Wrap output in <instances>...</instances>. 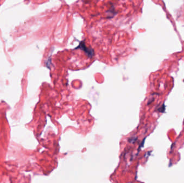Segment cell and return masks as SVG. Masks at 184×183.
I'll return each mask as SVG.
<instances>
[{
    "label": "cell",
    "instance_id": "6da1fadb",
    "mask_svg": "<svg viewBox=\"0 0 184 183\" xmlns=\"http://www.w3.org/2000/svg\"></svg>",
    "mask_w": 184,
    "mask_h": 183
}]
</instances>
